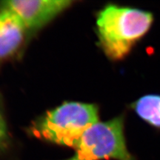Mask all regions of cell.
Masks as SVG:
<instances>
[{
	"label": "cell",
	"mask_w": 160,
	"mask_h": 160,
	"mask_svg": "<svg viewBox=\"0 0 160 160\" xmlns=\"http://www.w3.org/2000/svg\"><path fill=\"white\" fill-rule=\"evenodd\" d=\"M8 142V131L6 124L0 113V150L5 147Z\"/></svg>",
	"instance_id": "52a82bcc"
},
{
	"label": "cell",
	"mask_w": 160,
	"mask_h": 160,
	"mask_svg": "<svg viewBox=\"0 0 160 160\" xmlns=\"http://www.w3.org/2000/svg\"><path fill=\"white\" fill-rule=\"evenodd\" d=\"M97 122L99 115L96 105L67 102L39 120L33 131L42 139L74 148L87 130Z\"/></svg>",
	"instance_id": "7a4b0ae2"
},
{
	"label": "cell",
	"mask_w": 160,
	"mask_h": 160,
	"mask_svg": "<svg viewBox=\"0 0 160 160\" xmlns=\"http://www.w3.org/2000/svg\"><path fill=\"white\" fill-rule=\"evenodd\" d=\"M25 26L14 12L0 9V59L11 55L22 42Z\"/></svg>",
	"instance_id": "5b68a950"
},
{
	"label": "cell",
	"mask_w": 160,
	"mask_h": 160,
	"mask_svg": "<svg viewBox=\"0 0 160 160\" xmlns=\"http://www.w3.org/2000/svg\"><path fill=\"white\" fill-rule=\"evenodd\" d=\"M154 22L151 12L108 5L99 12L97 26L99 43L112 60H121L147 35Z\"/></svg>",
	"instance_id": "6da1fadb"
},
{
	"label": "cell",
	"mask_w": 160,
	"mask_h": 160,
	"mask_svg": "<svg viewBox=\"0 0 160 160\" xmlns=\"http://www.w3.org/2000/svg\"><path fill=\"white\" fill-rule=\"evenodd\" d=\"M73 3L69 0H11L1 7L11 10L20 18L28 31H37Z\"/></svg>",
	"instance_id": "277c9868"
},
{
	"label": "cell",
	"mask_w": 160,
	"mask_h": 160,
	"mask_svg": "<svg viewBox=\"0 0 160 160\" xmlns=\"http://www.w3.org/2000/svg\"><path fill=\"white\" fill-rule=\"evenodd\" d=\"M132 108L145 122L160 129V94L144 95L132 105Z\"/></svg>",
	"instance_id": "8992f818"
},
{
	"label": "cell",
	"mask_w": 160,
	"mask_h": 160,
	"mask_svg": "<svg viewBox=\"0 0 160 160\" xmlns=\"http://www.w3.org/2000/svg\"><path fill=\"white\" fill-rule=\"evenodd\" d=\"M124 117L93 125L74 148L75 153L66 160H136L128 150Z\"/></svg>",
	"instance_id": "3957f363"
}]
</instances>
